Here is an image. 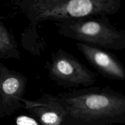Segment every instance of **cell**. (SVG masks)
Here are the masks:
<instances>
[{"instance_id":"6da1fadb","label":"cell","mask_w":125,"mask_h":125,"mask_svg":"<svg viewBox=\"0 0 125 125\" xmlns=\"http://www.w3.org/2000/svg\"><path fill=\"white\" fill-rule=\"evenodd\" d=\"M15 4L29 22L22 35V45L33 54H39L42 47L38 33L40 23L114 15L121 7V0H17Z\"/></svg>"},{"instance_id":"7a4b0ae2","label":"cell","mask_w":125,"mask_h":125,"mask_svg":"<svg viewBox=\"0 0 125 125\" xmlns=\"http://www.w3.org/2000/svg\"><path fill=\"white\" fill-rule=\"evenodd\" d=\"M57 96L66 111L63 125L125 123V95L109 87H89Z\"/></svg>"},{"instance_id":"3957f363","label":"cell","mask_w":125,"mask_h":125,"mask_svg":"<svg viewBox=\"0 0 125 125\" xmlns=\"http://www.w3.org/2000/svg\"><path fill=\"white\" fill-rule=\"evenodd\" d=\"M61 36L104 50L125 48V31L110 23L106 16L85 17L55 22Z\"/></svg>"},{"instance_id":"277c9868","label":"cell","mask_w":125,"mask_h":125,"mask_svg":"<svg viewBox=\"0 0 125 125\" xmlns=\"http://www.w3.org/2000/svg\"><path fill=\"white\" fill-rule=\"evenodd\" d=\"M45 67L49 78L64 87H89L98 79V74L88 69L73 54L62 49L51 53Z\"/></svg>"},{"instance_id":"5b68a950","label":"cell","mask_w":125,"mask_h":125,"mask_svg":"<svg viewBox=\"0 0 125 125\" xmlns=\"http://www.w3.org/2000/svg\"><path fill=\"white\" fill-rule=\"evenodd\" d=\"M76 46L91 66L102 77L114 80L125 79V69L113 53L99 48L77 42Z\"/></svg>"},{"instance_id":"8992f818","label":"cell","mask_w":125,"mask_h":125,"mask_svg":"<svg viewBox=\"0 0 125 125\" xmlns=\"http://www.w3.org/2000/svg\"><path fill=\"white\" fill-rule=\"evenodd\" d=\"M23 109L36 118L42 125H63L66 111L58 96L44 93L39 99L29 100L22 98Z\"/></svg>"},{"instance_id":"52a82bcc","label":"cell","mask_w":125,"mask_h":125,"mask_svg":"<svg viewBox=\"0 0 125 125\" xmlns=\"http://www.w3.org/2000/svg\"><path fill=\"white\" fill-rule=\"evenodd\" d=\"M15 125H42L31 115H21L15 119Z\"/></svg>"}]
</instances>
